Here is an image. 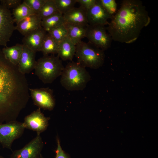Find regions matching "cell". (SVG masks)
Masks as SVG:
<instances>
[{
    "instance_id": "cell-7",
    "label": "cell",
    "mask_w": 158,
    "mask_h": 158,
    "mask_svg": "<svg viewBox=\"0 0 158 158\" xmlns=\"http://www.w3.org/2000/svg\"><path fill=\"white\" fill-rule=\"evenodd\" d=\"M25 129L22 123L15 121L0 123V143L3 147L11 149L14 141L22 135Z\"/></svg>"
},
{
    "instance_id": "cell-5",
    "label": "cell",
    "mask_w": 158,
    "mask_h": 158,
    "mask_svg": "<svg viewBox=\"0 0 158 158\" xmlns=\"http://www.w3.org/2000/svg\"><path fill=\"white\" fill-rule=\"evenodd\" d=\"M76 47L75 56L80 64L95 69L103 65L105 58L104 51L89 42L82 41Z\"/></svg>"
},
{
    "instance_id": "cell-20",
    "label": "cell",
    "mask_w": 158,
    "mask_h": 158,
    "mask_svg": "<svg viewBox=\"0 0 158 158\" xmlns=\"http://www.w3.org/2000/svg\"><path fill=\"white\" fill-rule=\"evenodd\" d=\"M65 23L63 15L59 13L47 17L41 21L42 27L48 33Z\"/></svg>"
},
{
    "instance_id": "cell-15",
    "label": "cell",
    "mask_w": 158,
    "mask_h": 158,
    "mask_svg": "<svg viewBox=\"0 0 158 158\" xmlns=\"http://www.w3.org/2000/svg\"><path fill=\"white\" fill-rule=\"evenodd\" d=\"M63 15L65 23L85 27L88 25L87 10L80 6L74 7Z\"/></svg>"
},
{
    "instance_id": "cell-23",
    "label": "cell",
    "mask_w": 158,
    "mask_h": 158,
    "mask_svg": "<svg viewBox=\"0 0 158 158\" xmlns=\"http://www.w3.org/2000/svg\"><path fill=\"white\" fill-rule=\"evenodd\" d=\"M59 13L54 0H47L37 14L42 20Z\"/></svg>"
},
{
    "instance_id": "cell-31",
    "label": "cell",
    "mask_w": 158,
    "mask_h": 158,
    "mask_svg": "<svg viewBox=\"0 0 158 158\" xmlns=\"http://www.w3.org/2000/svg\"><path fill=\"white\" fill-rule=\"evenodd\" d=\"M0 158H4L2 156L0 155Z\"/></svg>"
},
{
    "instance_id": "cell-8",
    "label": "cell",
    "mask_w": 158,
    "mask_h": 158,
    "mask_svg": "<svg viewBox=\"0 0 158 158\" xmlns=\"http://www.w3.org/2000/svg\"><path fill=\"white\" fill-rule=\"evenodd\" d=\"M15 22L10 10L0 5V46L7 47L14 31Z\"/></svg>"
},
{
    "instance_id": "cell-30",
    "label": "cell",
    "mask_w": 158,
    "mask_h": 158,
    "mask_svg": "<svg viewBox=\"0 0 158 158\" xmlns=\"http://www.w3.org/2000/svg\"><path fill=\"white\" fill-rule=\"evenodd\" d=\"M57 146L56 150V156L55 158H68L67 155L62 150L59 139L57 140Z\"/></svg>"
},
{
    "instance_id": "cell-26",
    "label": "cell",
    "mask_w": 158,
    "mask_h": 158,
    "mask_svg": "<svg viewBox=\"0 0 158 158\" xmlns=\"http://www.w3.org/2000/svg\"><path fill=\"white\" fill-rule=\"evenodd\" d=\"M47 0H24V2L37 14L39 12Z\"/></svg>"
},
{
    "instance_id": "cell-28",
    "label": "cell",
    "mask_w": 158,
    "mask_h": 158,
    "mask_svg": "<svg viewBox=\"0 0 158 158\" xmlns=\"http://www.w3.org/2000/svg\"><path fill=\"white\" fill-rule=\"evenodd\" d=\"M1 4L3 5L8 9H13L16 8L21 3L20 0H1Z\"/></svg>"
},
{
    "instance_id": "cell-12",
    "label": "cell",
    "mask_w": 158,
    "mask_h": 158,
    "mask_svg": "<svg viewBox=\"0 0 158 158\" xmlns=\"http://www.w3.org/2000/svg\"><path fill=\"white\" fill-rule=\"evenodd\" d=\"M87 14L88 24L91 25H108V20L111 19L112 16L105 9L99 0H97L95 4L87 11Z\"/></svg>"
},
{
    "instance_id": "cell-32",
    "label": "cell",
    "mask_w": 158,
    "mask_h": 158,
    "mask_svg": "<svg viewBox=\"0 0 158 158\" xmlns=\"http://www.w3.org/2000/svg\"><path fill=\"white\" fill-rule=\"evenodd\" d=\"M40 158H43L42 157V156H41L40 157Z\"/></svg>"
},
{
    "instance_id": "cell-1",
    "label": "cell",
    "mask_w": 158,
    "mask_h": 158,
    "mask_svg": "<svg viewBox=\"0 0 158 158\" xmlns=\"http://www.w3.org/2000/svg\"><path fill=\"white\" fill-rule=\"evenodd\" d=\"M25 74L4 57L0 49V123L15 118L30 98Z\"/></svg>"
},
{
    "instance_id": "cell-13",
    "label": "cell",
    "mask_w": 158,
    "mask_h": 158,
    "mask_svg": "<svg viewBox=\"0 0 158 158\" xmlns=\"http://www.w3.org/2000/svg\"><path fill=\"white\" fill-rule=\"evenodd\" d=\"M47 32L42 27L24 36L23 44L36 52L41 51L42 45Z\"/></svg>"
},
{
    "instance_id": "cell-2",
    "label": "cell",
    "mask_w": 158,
    "mask_h": 158,
    "mask_svg": "<svg viewBox=\"0 0 158 158\" xmlns=\"http://www.w3.org/2000/svg\"><path fill=\"white\" fill-rule=\"evenodd\" d=\"M150 18L142 2L124 0L112 16L106 28L112 40L130 44L138 38L142 30L150 23Z\"/></svg>"
},
{
    "instance_id": "cell-3",
    "label": "cell",
    "mask_w": 158,
    "mask_h": 158,
    "mask_svg": "<svg viewBox=\"0 0 158 158\" xmlns=\"http://www.w3.org/2000/svg\"><path fill=\"white\" fill-rule=\"evenodd\" d=\"M61 76V85L70 91L83 90L91 79L85 68L73 61L68 63L64 67Z\"/></svg>"
},
{
    "instance_id": "cell-4",
    "label": "cell",
    "mask_w": 158,
    "mask_h": 158,
    "mask_svg": "<svg viewBox=\"0 0 158 158\" xmlns=\"http://www.w3.org/2000/svg\"><path fill=\"white\" fill-rule=\"evenodd\" d=\"M62 60L57 55H43L36 61L35 74L44 84H50L61 76L64 68Z\"/></svg>"
},
{
    "instance_id": "cell-25",
    "label": "cell",
    "mask_w": 158,
    "mask_h": 158,
    "mask_svg": "<svg viewBox=\"0 0 158 158\" xmlns=\"http://www.w3.org/2000/svg\"><path fill=\"white\" fill-rule=\"evenodd\" d=\"M48 33L59 43L68 35L67 30L65 24L55 28Z\"/></svg>"
},
{
    "instance_id": "cell-16",
    "label": "cell",
    "mask_w": 158,
    "mask_h": 158,
    "mask_svg": "<svg viewBox=\"0 0 158 158\" xmlns=\"http://www.w3.org/2000/svg\"><path fill=\"white\" fill-rule=\"evenodd\" d=\"M41 21L37 14L31 15L16 24V30L25 36L42 27Z\"/></svg>"
},
{
    "instance_id": "cell-11",
    "label": "cell",
    "mask_w": 158,
    "mask_h": 158,
    "mask_svg": "<svg viewBox=\"0 0 158 158\" xmlns=\"http://www.w3.org/2000/svg\"><path fill=\"white\" fill-rule=\"evenodd\" d=\"M40 109L39 108L25 116L22 123L25 128L32 130L39 134L47 128L49 120L41 112Z\"/></svg>"
},
{
    "instance_id": "cell-19",
    "label": "cell",
    "mask_w": 158,
    "mask_h": 158,
    "mask_svg": "<svg viewBox=\"0 0 158 158\" xmlns=\"http://www.w3.org/2000/svg\"><path fill=\"white\" fill-rule=\"evenodd\" d=\"M22 44L17 43L11 47H6L1 50L5 58L14 65L17 66L23 49Z\"/></svg>"
},
{
    "instance_id": "cell-29",
    "label": "cell",
    "mask_w": 158,
    "mask_h": 158,
    "mask_svg": "<svg viewBox=\"0 0 158 158\" xmlns=\"http://www.w3.org/2000/svg\"><path fill=\"white\" fill-rule=\"evenodd\" d=\"M97 0H76L77 3H79L80 6L87 11L92 7L96 3Z\"/></svg>"
},
{
    "instance_id": "cell-22",
    "label": "cell",
    "mask_w": 158,
    "mask_h": 158,
    "mask_svg": "<svg viewBox=\"0 0 158 158\" xmlns=\"http://www.w3.org/2000/svg\"><path fill=\"white\" fill-rule=\"evenodd\" d=\"M12 15L16 24L25 18L33 14H37L24 2L13 9Z\"/></svg>"
},
{
    "instance_id": "cell-10",
    "label": "cell",
    "mask_w": 158,
    "mask_h": 158,
    "mask_svg": "<svg viewBox=\"0 0 158 158\" xmlns=\"http://www.w3.org/2000/svg\"><path fill=\"white\" fill-rule=\"evenodd\" d=\"M43 142L40 134L36 136L23 148L13 151L10 158H40Z\"/></svg>"
},
{
    "instance_id": "cell-21",
    "label": "cell",
    "mask_w": 158,
    "mask_h": 158,
    "mask_svg": "<svg viewBox=\"0 0 158 158\" xmlns=\"http://www.w3.org/2000/svg\"><path fill=\"white\" fill-rule=\"evenodd\" d=\"M58 47L59 43L47 33L43 42L40 51L43 55H54L57 54Z\"/></svg>"
},
{
    "instance_id": "cell-9",
    "label": "cell",
    "mask_w": 158,
    "mask_h": 158,
    "mask_svg": "<svg viewBox=\"0 0 158 158\" xmlns=\"http://www.w3.org/2000/svg\"><path fill=\"white\" fill-rule=\"evenodd\" d=\"M34 104L39 108L51 110L55 105L53 90L48 88L29 89Z\"/></svg>"
},
{
    "instance_id": "cell-6",
    "label": "cell",
    "mask_w": 158,
    "mask_h": 158,
    "mask_svg": "<svg viewBox=\"0 0 158 158\" xmlns=\"http://www.w3.org/2000/svg\"><path fill=\"white\" fill-rule=\"evenodd\" d=\"M104 25H88L86 26V37L89 42L103 51L110 47L113 40Z\"/></svg>"
},
{
    "instance_id": "cell-18",
    "label": "cell",
    "mask_w": 158,
    "mask_h": 158,
    "mask_svg": "<svg viewBox=\"0 0 158 158\" xmlns=\"http://www.w3.org/2000/svg\"><path fill=\"white\" fill-rule=\"evenodd\" d=\"M66 27L67 36L76 45L86 37V27L65 23Z\"/></svg>"
},
{
    "instance_id": "cell-24",
    "label": "cell",
    "mask_w": 158,
    "mask_h": 158,
    "mask_svg": "<svg viewBox=\"0 0 158 158\" xmlns=\"http://www.w3.org/2000/svg\"><path fill=\"white\" fill-rule=\"evenodd\" d=\"M59 12L63 15L75 7L76 0H54Z\"/></svg>"
},
{
    "instance_id": "cell-14",
    "label": "cell",
    "mask_w": 158,
    "mask_h": 158,
    "mask_svg": "<svg viewBox=\"0 0 158 158\" xmlns=\"http://www.w3.org/2000/svg\"><path fill=\"white\" fill-rule=\"evenodd\" d=\"M36 53L23 45L22 52L17 65L20 72L25 75L34 69L36 62Z\"/></svg>"
},
{
    "instance_id": "cell-17",
    "label": "cell",
    "mask_w": 158,
    "mask_h": 158,
    "mask_svg": "<svg viewBox=\"0 0 158 158\" xmlns=\"http://www.w3.org/2000/svg\"><path fill=\"white\" fill-rule=\"evenodd\" d=\"M76 47L67 36L59 43L57 56L63 61H72Z\"/></svg>"
},
{
    "instance_id": "cell-27",
    "label": "cell",
    "mask_w": 158,
    "mask_h": 158,
    "mask_svg": "<svg viewBox=\"0 0 158 158\" xmlns=\"http://www.w3.org/2000/svg\"><path fill=\"white\" fill-rule=\"evenodd\" d=\"M102 5L111 15L112 16L116 12L117 4L115 0H99Z\"/></svg>"
}]
</instances>
